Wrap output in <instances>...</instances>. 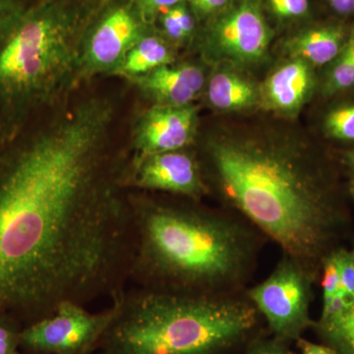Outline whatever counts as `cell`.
<instances>
[{
  "mask_svg": "<svg viewBox=\"0 0 354 354\" xmlns=\"http://www.w3.org/2000/svg\"><path fill=\"white\" fill-rule=\"evenodd\" d=\"M114 113L87 97L0 160V313L23 327L127 288L129 160L111 143Z\"/></svg>",
  "mask_w": 354,
  "mask_h": 354,
  "instance_id": "cell-1",
  "label": "cell"
},
{
  "mask_svg": "<svg viewBox=\"0 0 354 354\" xmlns=\"http://www.w3.org/2000/svg\"><path fill=\"white\" fill-rule=\"evenodd\" d=\"M205 157L227 208L319 278L348 218L316 156L290 142L221 137L207 144Z\"/></svg>",
  "mask_w": 354,
  "mask_h": 354,
  "instance_id": "cell-2",
  "label": "cell"
},
{
  "mask_svg": "<svg viewBox=\"0 0 354 354\" xmlns=\"http://www.w3.org/2000/svg\"><path fill=\"white\" fill-rule=\"evenodd\" d=\"M129 279L135 288L183 295L243 292L264 235L234 212L128 190Z\"/></svg>",
  "mask_w": 354,
  "mask_h": 354,
  "instance_id": "cell-3",
  "label": "cell"
},
{
  "mask_svg": "<svg viewBox=\"0 0 354 354\" xmlns=\"http://www.w3.org/2000/svg\"><path fill=\"white\" fill-rule=\"evenodd\" d=\"M111 306L99 354H227L253 339L261 317L245 291L195 295L134 286Z\"/></svg>",
  "mask_w": 354,
  "mask_h": 354,
  "instance_id": "cell-4",
  "label": "cell"
},
{
  "mask_svg": "<svg viewBox=\"0 0 354 354\" xmlns=\"http://www.w3.org/2000/svg\"><path fill=\"white\" fill-rule=\"evenodd\" d=\"M109 0H43L0 26V104L23 116L82 80L84 38Z\"/></svg>",
  "mask_w": 354,
  "mask_h": 354,
  "instance_id": "cell-5",
  "label": "cell"
},
{
  "mask_svg": "<svg viewBox=\"0 0 354 354\" xmlns=\"http://www.w3.org/2000/svg\"><path fill=\"white\" fill-rule=\"evenodd\" d=\"M317 277L301 263L283 254L264 281L247 288L245 295L274 337L298 341L314 322L310 317Z\"/></svg>",
  "mask_w": 354,
  "mask_h": 354,
  "instance_id": "cell-6",
  "label": "cell"
},
{
  "mask_svg": "<svg viewBox=\"0 0 354 354\" xmlns=\"http://www.w3.org/2000/svg\"><path fill=\"white\" fill-rule=\"evenodd\" d=\"M133 0H109L95 16L83 41L81 75H116L130 50L150 32Z\"/></svg>",
  "mask_w": 354,
  "mask_h": 354,
  "instance_id": "cell-7",
  "label": "cell"
},
{
  "mask_svg": "<svg viewBox=\"0 0 354 354\" xmlns=\"http://www.w3.org/2000/svg\"><path fill=\"white\" fill-rule=\"evenodd\" d=\"M113 315V308L92 313L75 302H64L51 315L21 330L20 349L32 354H92Z\"/></svg>",
  "mask_w": 354,
  "mask_h": 354,
  "instance_id": "cell-8",
  "label": "cell"
},
{
  "mask_svg": "<svg viewBox=\"0 0 354 354\" xmlns=\"http://www.w3.org/2000/svg\"><path fill=\"white\" fill-rule=\"evenodd\" d=\"M123 185L127 190L160 191L194 201L209 191L201 165L183 150L133 158Z\"/></svg>",
  "mask_w": 354,
  "mask_h": 354,
  "instance_id": "cell-9",
  "label": "cell"
},
{
  "mask_svg": "<svg viewBox=\"0 0 354 354\" xmlns=\"http://www.w3.org/2000/svg\"><path fill=\"white\" fill-rule=\"evenodd\" d=\"M271 32L259 7L243 1L214 23L208 35V48L235 64L258 62L265 55Z\"/></svg>",
  "mask_w": 354,
  "mask_h": 354,
  "instance_id": "cell-10",
  "label": "cell"
},
{
  "mask_svg": "<svg viewBox=\"0 0 354 354\" xmlns=\"http://www.w3.org/2000/svg\"><path fill=\"white\" fill-rule=\"evenodd\" d=\"M197 109L155 104L140 116L133 131L135 157L183 150L196 135Z\"/></svg>",
  "mask_w": 354,
  "mask_h": 354,
  "instance_id": "cell-11",
  "label": "cell"
},
{
  "mask_svg": "<svg viewBox=\"0 0 354 354\" xmlns=\"http://www.w3.org/2000/svg\"><path fill=\"white\" fill-rule=\"evenodd\" d=\"M131 80L155 104L187 106L201 92L205 76L195 65L167 64Z\"/></svg>",
  "mask_w": 354,
  "mask_h": 354,
  "instance_id": "cell-12",
  "label": "cell"
},
{
  "mask_svg": "<svg viewBox=\"0 0 354 354\" xmlns=\"http://www.w3.org/2000/svg\"><path fill=\"white\" fill-rule=\"evenodd\" d=\"M313 86L309 64L301 58L277 70L262 88L265 106L281 113H292L306 102Z\"/></svg>",
  "mask_w": 354,
  "mask_h": 354,
  "instance_id": "cell-13",
  "label": "cell"
},
{
  "mask_svg": "<svg viewBox=\"0 0 354 354\" xmlns=\"http://www.w3.org/2000/svg\"><path fill=\"white\" fill-rule=\"evenodd\" d=\"M344 44V29L339 26H327L302 32L292 39L290 48L307 64L321 66L337 59Z\"/></svg>",
  "mask_w": 354,
  "mask_h": 354,
  "instance_id": "cell-14",
  "label": "cell"
},
{
  "mask_svg": "<svg viewBox=\"0 0 354 354\" xmlns=\"http://www.w3.org/2000/svg\"><path fill=\"white\" fill-rule=\"evenodd\" d=\"M209 101L221 111H239L257 102V91L253 84L230 71H221L209 83Z\"/></svg>",
  "mask_w": 354,
  "mask_h": 354,
  "instance_id": "cell-15",
  "label": "cell"
},
{
  "mask_svg": "<svg viewBox=\"0 0 354 354\" xmlns=\"http://www.w3.org/2000/svg\"><path fill=\"white\" fill-rule=\"evenodd\" d=\"M172 62L174 55L164 39L149 32L130 50L116 75L135 78Z\"/></svg>",
  "mask_w": 354,
  "mask_h": 354,
  "instance_id": "cell-16",
  "label": "cell"
},
{
  "mask_svg": "<svg viewBox=\"0 0 354 354\" xmlns=\"http://www.w3.org/2000/svg\"><path fill=\"white\" fill-rule=\"evenodd\" d=\"M318 335L324 344L334 348L337 354H354V298L342 318Z\"/></svg>",
  "mask_w": 354,
  "mask_h": 354,
  "instance_id": "cell-17",
  "label": "cell"
},
{
  "mask_svg": "<svg viewBox=\"0 0 354 354\" xmlns=\"http://www.w3.org/2000/svg\"><path fill=\"white\" fill-rule=\"evenodd\" d=\"M351 87H354V53L353 41L348 38L330 72L327 90L333 94Z\"/></svg>",
  "mask_w": 354,
  "mask_h": 354,
  "instance_id": "cell-18",
  "label": "cell"
},
{
  "mask_svg": "<svg viewBox=\"0 0 354 354\" xmlns=\"http://www.w3.org/2000/svg\"><path fill=\"white\" fill-rule=\"evenodd\" d=\"M325 128L333 138L354 141V106H344L328 114Z\"/></svg>",
  "mask_w": 354,
  "mask_h": 354,
  "instance_id": "cell-19",
  "label": "cell"
},
{
  "mask_svg": "<svg viewBox=\"0 0 354 354\" xmlns=\"http://www.w3.org/2000/svg\"><path fill=\"white\" fill-rule=\"evenodd\" d=\"M339 265V290L337 295L351 302L354 298V246L351 249L337 248Z\"/></svg>",
  "mask_w": 354,
  "mask_h": 354,
  "instance_id": "cell-20",
  "label": "cell"
},
{
  "mask_svg": "<svg viewBox=\"0 0 354 354\" xmlns=\"http://www.w3.org/2000/svg\"><path fill=\"white\" fill-rule=\"evenodd\" d=\"M320 276L321 285H322L323 290V301H328V300L335 297L339 290L341 274H339V260H337V249L332 251L324 259Z\"/></svg>",
  "mask_w": 354,
  "mask_h": 354,
  "instance_id": "cell-21",
  "label": "cell"
},
{
  "mask_svg": "<svg viewBox=\"0 0 354 354\" xmlns=\"http://www.w3.org/2000/svg\"><path fill=\"white\" fill-rule=\"evenodd\" d=\"M23 326L15 318L0 313V354H16L20 351Z\"/></svg>",
  "mask_w": 354,
  "mask_h": 354,
  "instance_id": "cell-22",
  "label": "cell"
},
{
  "mask_svg": "<svg viewBox=\"0 0 354 354\" xmlns=\"http://www.w3.org/2000/svg\"><path fill=\"white\" fill-rule=\"evenodd\" d=\"M290 342L279 337H254L247 344L245 354H290L288 351Z\"/></svg>",
  "mask_w": 354,
  "mask_h": 354,
  "instance_id": "cell-23",
  "label": "cell"
},
{
  "mask_svg": "<svg viewBox=\"0 0 354 354\" xmlns=\"http://www.w3.org/2000/svg\"><path fill=\"white\" fill-rule=\"evenodd\" d=\"M274 14L283 19L302 17L308 12V0H269Z\"/></svg>",
  "mask_w": 354,
  "mask_h": 354,
  "instance_id": "cell-24",
  "label": "cell"
},
{
  "mask_svg": "<svg viewBox=\"0 0 354 354\" xmlns=\"http://www.w3.org/2000/svg\"><path fill=\"white\" fill-rule=\"evenodd\" d=\"M133 2L138 7L144 18L151 24L156 15L176 4L181 3L183 0H133Z\"/></svg>",
  "mask_w": 354,
  "mask_h": 354,
  "instance_id": "cell-25",
  "label": "cell"
},
{
  "mask_svg": "<svg viewBox=\"0 0 354 354\" xmlns=\"http://www.w3.org/2000/svg\"><path fill=\"white\" fill-rule=\"evenodd\" d=\"M193 10L201 16L209 15L221 10L228 0H188Z\"/></svg>",
  "mask_w": 354,
  "mask_h": 354,
  "instance_id": "cell-26",
  "label": "cell"
},
{
  "mask_svg": "<svg viewBox=\"0 0 354 354\" xmlns=\"http://www.w3.org/2000/svg\"><path fill=\"white\" fill-rule=\"evenodd\" d=\"M297 344L302 354H337L334 348L327 344H314L304 337H300Z\"/></svg>",
  "mask_w": 354,
  "mask_h": 354,
  "instance_id": "cell-27",
  "label": "cell"
},
{
  "mask_svg": "<svg viewBox=\"0 0 354 354\" xmlns=\"http://www.w3.org/2000/svg\"><path fill=\"white\" fill-rule=\"evenodd\" d=\"M21 8L22 6L16 0H0V26L3 25Z\"/></svg>",
  "mask_w": 354,
  "mask_h": 354,
  "instance_id": "cell-28",
  "label": "cell"
},
{
  "mask_svg": "<svg viewBox=\"0 0 354 354\" xmlns=\"http://www.w3.org/2000/svg\"><path fill=\"white\" fill-rule=\"evenodd\" d=\"M328 2L337 13L344 15L354 13V0H328Z\"/></svg>",
  "mask_w": 354,
  "mask_h": 354,
  "instance_id": "cell-29",
  "label": "cell"
},
{
  "mask_svg": "<svg viewBox=\"0 0 354 354\" xmlns=\"http://www.w3.org/2000/svg\"><path fill=\"white\" fill-rule=\"evenodd\" d=\"M344 160L346 165L354 171V149L344 153Z\"/></svg>",
  "mask_w": 354,
  "mask_h": 354,
  "instance_id": "cell-30",
  "label": "cell"
},
{
  "mask_svg": "<svg viewBox=\"0 0 354 354\" xmlns=\"http://www.w3.org/2000/svg\"><path fill=\"white\" fill-rule=\"evenodd\" d=\"M349 191H351V195L354 197V176L351 179V185H349Z\"/></svg>",
  "mask_w": 354,
  "mask_h": 354,
  "instance_id": "cell-31",
  "label": "cell"
},
{
  "mask_svg": "<svg viewBox=\"0 0 354 354\" xmlns=\"http://www.w3.org/2000/svg\"><path fill=\"white\" fill-rule=\"evenodd\" d=\"M349 38L351 39V41H353V53H354V30H353V32H351V36H349Z\"/></svg>",
  "mask_w": 354,
  "mask_h": 354,
  "instance_id": "cell-32",
  "label": "cell"
},
{
  "mask_svg": "<svg viewBox=\"0 0 354 354\" xmlns=\"http://www.w3.org/2000/svg\"><path fill=\"white\" fill-rule=\"evenodd\" d=\"M16 354H32V353H23V351H18V353H16Z\"/></svg>",
  "mask_w": 354,
  "mask_h": 354,
  "instance_id": "cell-33",
  "label": "cell"
},
{
  "mask_svg": "<svg viewBox=\"0 0 354 354\" xmlns=\"http://www.w3.org/2000/svg\"><path fill=\"white\" fill-rule=\"evenodd\" d=\"M92 354H99V353H92Z\"/></svg>",
  "mask_w": 354,
  "mask_h": 354,
  "instance_id": "cell-34",
  "label": "cell"
},
{
  "mask_svg": "<svg viewBox=\"0 0 354 354\" xmlns=\"http://www.w3.org/2000/svg\"><path fill=\"white\" fill-rule=\"evenodd\" d=\"M290 354H292V353H290Z\"/></svg>",
  "mask_w": 354,
  "mask_h": 354,
  "instance_id": "cell-35",
  "label": "cell"
}]
</instances>
